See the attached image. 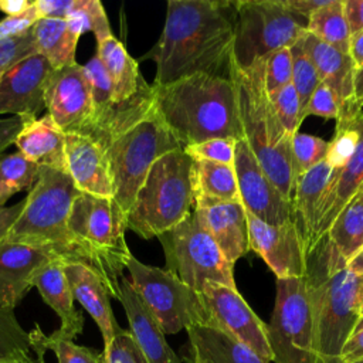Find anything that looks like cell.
Returning a JSON list of instances; mask_svg holds the SVG:
<instances>
[{
  "mask_svg": "<svg viewBox=\"0 0 363 363\" xmlns=\"http://www.w3.org/2000/svg\"><path fill=\"white\" fill-rule=\"evenodd\" d=\"M235 1L169 0L157 43L142 57L156 64L152 85L194 74L230 77Z\"/></svg>",
  "mask_w": 363,
  "mask_h": 363,
  "instance_id": "cell-1",
  "label": "cell"
},
{
  "mask_svg": "<svg viewBox=\"0 0 363 363\" xmlns=\"http://www.w3.org/2000/svg\"><path fill=\"white\" fill-rule=\"evenodd\" d=\"M89 136L106 150L113 200L126 216L153 163L182 147L156 112L150 84L130 101L116 105Z\"/></svg>",
  "mask_w": 363,
  "mask_h": 363,
  "instance_id": "cell-2",
  "label": "cell"
},
{
  "mask_svg": "<svg viewBox=\"0 0 363 363\" xmlns=\"http://www.w3.org/2000/svg\"><path fill=\"white\" fill-rule=\"evenodd\" d=\"M152 88L156 112L182 147L214 138L244 139L230 77L194 74Z\"/></svg>",
  "mask_w": 363,
  "mask_h": 363,
  "instance_id": "cell-3",
  "label": "cell"
},
{
  "mask_svg": "<svg viewBox=\"0 0 363 363\" xmlns=\"http://www.w3.org/2000/svg\"><path fill=\"white\" fill-rule=\"evenodd\" d=\"M320 363H340L342 349L360 320L363 277L350 272L322 237L308 252L303 275Z\"/></svg>",
  "mask_w": 363,
  "mask_h": 363,
  "instance_id": "cell-4",
  "label": "cell"
},
{
  "mask_svg": "<svg viewBox=\"0 0 363 363\" xmlns=\"http://www.w3.org/2000/svg\"><path fill=\"white\" fill-rule=\"evenodd\" d=\"M230 78L237 94L244 140L281 194L292 199V136L284 129L271 105L265 88V57L250 67H238L231 61Z\"/></svg>",
  "mask_w": 363,
  "mask_h": 363,
  "instance_id": "cell-5",
  "label": "cell"
},
{
  "mask_svg": "<svg viewBox=\"0 0 363 363\" xmlns=\"http://www.w3.org/2000/svg\"><path fill=\"white\" fill-rule=\"evenodd\" d=\"M68 230L77 259L89 265L115 299L132 252L125 240L126 214L113 199L79 193L71 207Z\"/></svg>",
  "mask_w": 363,
  "mask_h": 363,
  "instance_id": "cell-6",
  "label": "cell"
},
{
  "mask_svg": "<svg viewBox=\"0 0 363 363\" xmlns=\"http://www.w3.org/2000/svg\"><path fill=\"white\" fill-rule=\"evenodd\" d=\"M78 194L68 173L40 167L4 242L38 247L64 261H78L68 230L71 207Z\"/></svg>",
  "mask_w": 363,
  "mask_h": 363,
  "instance_id": "cell-7",
  "label": "cell"
},
{
  "mask_svg": "<svg viewBox=\"0 0 363 363\" xmlns=\"http://www.w3.org/2000/svg\"><path fill=\"white\" fill-rule=\"evenodd\" d=\"M191 163L182 147L153 163L126 216L128 230L145 240L157 238L193 210Z\"/></svg>",
  "mask_w": 363,
  "mask_h": 363,
  "instance_id": "cell-8",
  "label": "cell"
},
{
  "mask_svg": "<svg viewBox=\"0 0 363 363\" xmlns=\"http://www.w3.org/2000/svg\"><path fill=\"white\" fill-rule=\"evenodd\" d=\"M157 238L163 247L166 269L191 289L201 294L208 282L235 288L234 265L225 259L194 210Z\"/></svg>",
  "mask_w": 363,
  "mask_h": 363,
  "instance_id": "cell-9",
  "label": "cell"
},
{
  "mask_svg": "<svg viewBox=\"0 0 363 363\" xmlns=\"http://www.w3.org/2000/svg\"><path fill=\"white\" fill-rule=\"evenodd\" d=\"M306 31V21L295 16L284 0L235 1V30L231 61L250 67L281 48H291Z\"/></svg>",
  "mask_w": 363,
  "mask_h": 363,
  "instance_id": "cell-10",
  "label": "cell"
},
{
  "mask_svg": "<svg viewBox=\"0 0 363 363\" xmlns=\"http://www.w3.org/2000/svg\"><path fill=\"white\" fill-rule=\"evenodd\" d=\"M129 282L152 312L164 335H173L197 323H207L203 295L166 268L146 265L130 255L126 264Z\"/></svg>",
  "mask_w": 363,
  "mask_h": 363,
  "instance_id": "cell-11",
  "label": "cell"
},
{
  "mask_svg": "<svg viewBox=\"0 0 363 363\" xmlns=\"http://www.w3.org/2000/svg\"><path fill=\"white\" fill-rule=\"evenodd\" d=\"M267 330L272 362L320 363L303 277L277 279L275 305Z\"/></svg>",
  "mask_w": 363,
  "mask_h": 363,
  "instance_id": "cell-12",
  "label": "cell"
},
{
  "mask_svg": "<svg viewBox=\"0 0 363 363\" xmlns=\"http://www.w3.org/2000/svg\"><path fill=\"white\" fill-rule=\"evenodd\" d=\"M201 295L208 315V325L244 343L264 362H272L267 323L255 315L237 288L208 282L203 286Z\"/></svg>",
  "mask_w": 363,
  "mask_h": 363,
  "instance_id": "cell-13",
  "label": "cell"
},
{
  "mask_svg": "<svg viewBox=\"0 0 363 363\" xmlns=\"http://www.w3.org/2000/svg\"><path fill=\"white\" fill-rule=\"evenodd\" d=\"M45 109L65 135L94 132L95 108L82 65L75 62L51 71L45 89Z\"/></svg>",
  "mask_w": 363,
  "mask_h": 363,
  "instance_id": "cell-14",
  "label": "cell"
},
{
  "mask_svg": "<svg viewBox=\"0 0 363 363\" xmlns=\"http://www.w3.org/2000/svg\"><path fill=\"white\" fill-rule=\"evenodd\" d=\"M234 170L240 201L247 213L271 225L295 221L292 199L281 194L244 139L235 143Z\"/></svg>",
  "mask_w": 363,
  "mask_h": 363,
  "instance_id": "cell-15",
  "label": "cell"
},
{
  "mask_svg": "<svg viewBox=\"0 0 363 363\" xmlns=\"http://www.w3.org/2000/svg\"><path fill=\"white\" fill-rule=\"evenodd\" d=\"M247 223L250 250L265 261L277 279L306 274V244L295 221L271 225L247 213Z\"/></svg>",
  "mask_w": 363,
  "mask_h": 363,
  "instance_id": "cell-16",
  "label": "cell"
},
{
  "mask_svg": "<svg viewBox=\"0 0 363 363\" xmlns=\"http://www.w3.org/2000/svg\"><path fill=\"white\" fill-rule=\"evenodd\" d=\"M52 69L37 52L7 69L0 81V113L37 118L45 109V89Z\"/></svg>",
  "mask_w": 363,
  "mask_h": 363,
  "instance_id": "cell-17",
  "label": "cell"
},
{
  "mask_svg": "<svg viewBox=\"0 0 363 363\" xmlns=\"http://www.w3.org/2000/svg\"><path fill=\"white\" fill-rule=\"evenodd\" d=\"M193 210L230 264L234 265L250 251L247 211L240 200L194 196Z\"/></svg>",
  "mask_w": 363,
  "mask_h": 363,
  "instance_id": "cell-18",
  "label": "cell"
},
{
  "mask_svg": "<svg viewBox=\"0 0 363 363\" xmlns=\"http://www.w3.org/2000/svg\"><path fill=\"white\" fill-rule=\"evenodd\" d=\"M67 173L79 193L113 199V183L104 145L94 136L65 135Z\"/></svg>",
  "mask_w": 363,
  "mask_h": 363,
  "instance_id": "cell-19",
  "label": "cell"
},
{
  "mask_svg": "<svg viewBox=\"0 0 363 363\" xmlns=\"http://www.w3.org/2000/svg\"><path fill=\"white\" fill-rule=\"evenodd\" d=\"M51 258L55 257L38 247L3 242L0 245V309L14 311L33 288L34 272Z\"/></svg>",
  "mask_w": 363,
  "mask_h": 363,
  "instance_id": "cell-20",
  "label": "cell"
},
{
  "mask_svg": "<svg viewBox=\"0 0 363 363\" xmlns=\"http://www.w3.org/2000/svg\"><path fill=\"white\" fill-rule=\"evenodd\" d=\"M342 116L350 118L353 126L359 132V143L350 160L342 169H335L332 183L329 184L320 204L312 248L328 231L329 225L340 213V210L363 186V109H357Z\"/></svg>",
  "mask_w": 363,
  "mask_h": 363,
  "instance_id": "cell-21",
  "label": "cell"
},
{
  "mask_svg": "<svg viewBox=\"0 0 363 363\" xmlns=\"http://www.w3.org/2000/svg\"><path fill=\"white\" fill-rule=\"evenodd\" d=\"M126 313L129 332L149 363H180L179 356L169 346L160 325L139 298L126 277L119 281L116 298Z\"/></svg>",
  "mask_w": 363,
  "mask_h": 363,
  "instance_id": "cell-22",
  "label": "cell"
},
{
  "mask_svg": "<svg viewBox=\"0 0 363 363\" xmlns=\"http://www.w3.org/2000/svg\"><path fill=\"white\" fill-rule=\"evenodd\" d=\"M64 272L74 301H78L91 315L101 330L104 347L108 346L119 325L112 312L111 295L105 284L89 265L81 261H64Z\"/></svg>",
  "mask_w": 363,
  "mask_h": 363,
  "instance_id": "cell-23",
  "label": "cell"
},
{
  "mask_svg": "<svg viewBox=\"0 0 363 363\" xmlns=\"http://www.w3.org/2000/svg\"><path fill=\"white\" fill-rule=\"evenodd\" d=\"M43 301L58 315L61 325L54 333L72 340L82 333L84 315L74 306V296L64 272V259L51 258L43 264L33 277Z\"/></svg>",
  "mask_w": 363,
  "mask_h": 363,
  "instance_id": "cell-24",
  "label": "cell"
},
{
  "mask_svg": "<svg viewBox=\"0 0 363 363\" xmlns=\"http://www.w3.org/2000/svg\"><path fill=\"white\" fill-rule=\"evenodd\" d=\"M305 50L312 60L320 82L326 84L342 105V115L357 111L353 98V78L356 67L347 52L325 44L309 33L303 34Z\"/></svg>",
  "mask_w": 363,
  "mask_h": 363,
  "instance_id": "cell-25",
  "label": "cell"
},
{
  "mask_svg": "<svg viewBox=\"0 0 363 363\" xmlns=\"http://www.w3.org/2000/svg\"><path fill=\"white\" fill-rule=\"evenodd\" d=\"M14 145L17 152L38 167H51L67 173L65 133L48 113L26 118Z\"/></svg>",
  "mask_w": 363,
  "mask_h": 363,
  "instance_id": "cell-26",
  "label": "cell"
},
{
  "mask_svg": "<svg viewBox=\"0 0 363 363\" xmlns=\"http://www.w3.org/2000/svg\"><path fill=\"white\" fill-rule=\"evenodd\" d=\"M186 330L189 335L186 360L190 363H267L244 343L213 325L197 323Z\"/></svg>",
  "mask_w": 363,
  "mask_h": 363,
  "instance_id": "cell-27",
  "label": "cell"
},
{
  "mask_svg": "<svg viewBox=\"0 0 363 363\" xmlns=\"http://www.w3.org/2000/svg\"><path fill=\"white\" fill-rule=\"evenodd\" d=\"M333 173L335 169L323 160L295 179L292 193L295 223L301 230L308 252L312 248L320 204L332 183Z\"/></svg>",
  "mask_w": 363,
  "mask_h": 363,
  "instance_id": "cell-28",
  "label": "cell"
},
{
  "mask_svg": "<svg viewBox=\"0 0 363 363\" xmlns=\"http://www.w3.org/2000/svg\"><path fill=\"white\" fill-rule=\"evenodd\" d=\"M95 55L109 75L116 105L130 101L149 86L139 71L138 61L130 57L125 45L113 34L96 41Z\"/></svg>",
  "mask_w": 363,
  "mask_h": 363,
  "instance_id": "cell-29",
  "label": "cell"
},
{
  "mask_svg": "<svg viewBox=\"0 0 363 363\" xmlns=\"http://www.w3.org/2000/svg\"><path fill=\"white\" fill-rule=\"evenodd\" d=\"M31 30L37 54L43 55L54 69L77 62L75 51L81 35L67 20L40 18Z\"/></svg>",
  "mask_w": 363,
  "mask_h": 363,
  "instance_id": "cell-30",
  "label": "cell"
},
{
  "mask_svg": "<svg viewBox=\"0 0 363 363\" xmlns=\"http://www.w3.org/2000/svg\"><path fill=\"white\" fill-rule=\"evenodd\" d=\"M323 238L346 262L363 245V186L340 210Z\"/></svg>",
  "mask_w": 363,
  "mask_h": 363,
  "instance_id": "cell-31",
  "label": "cell"
},
{
  "mask_svg": "<svg viewBox=\"0 0 363 363\" xmlns=\"http://www.w3.org/2000/svg\"><path fill=\"white\" fill-rule=\"evenodd\" d=\"M191 184L194 196H204L218 200H240L234 166L193 160Z\"/></svg>",
  "mask_w": 363,
  "mask_h": 363,
  "instance_id": "cell-32",
  "label": "cell"
},
{
  "mask_svg": "<svg viewBox=\"0 0 363 363\" xmlns=\"http://www.w3.org/2000/svg\"><path fill=\"white\" fill-rule=\"evenodd\" d=\"M306 33L312 34L325 44L349 54L350 30L343 11L342 0H329L318 9L306 21Z\"/></svg>",
  "mask_w": 363,
  "mask_h": 363,
  "instance_id": "cell-33",
  "label": "cell"
},
{
  "mask_svg": "<svg viewBox=\"0 0 363 363\" xmlns=\"http://www.w3.org/2000/svg\"><path fill=\"white\" fill-rule=\"evenodd\" d=\"M30 333L31 349L37 353L38 359H43L47 350L54 352L58 363H96L99 352L86 346L77 345L74 340L51 335H44L38 325Z\"/></svg>",
  "mask_w": 363,
  "mask_h": 363,
  "instance_id": "cell-34",
  "label": "cell"
},
{
  "mask_svg": "<svg viewBox=\"0 0 363 363\" xmlns=\"http://www.w3.org/2000/svg\"><path fill=\"white\" fill-rule=\"evenodd\" d=\"M38 166L26 159L21 153H10L0 157V207L6 201L24 189H31Z\"/></svg>",
  "mask_w": 363,
  "mask_h": 363,
  "instance_id": "cell-35",
  "label": "cell"
},
{
  "mask_svg": "<svg viewBox=\"0 0 363 363\" xmlns=\"http://www.w3.org/2000/svg\"><path fill=\"white\" fill-rule=\"evenodd\" d=\"M79 35L91 31L99 41L112 35L105 9L98 0H74V6L65 18Z\"/></svg>",
  "mask_w": 363,
  "mask_h": 363,
  "instance_id": "cell-36",
  "label": "cell"
},
{
  "mask_svg": "<svg viewBox=\"0 0 363 363\" xmlns=\"http://www.w3.org/2000/svg\"><path fill=\"white\" fill-rule=\"evenodd\" d=\"M84 74L92 95V102L95 108V116H96V125L98 122L106 116L111 111L115 109L116 104L113 99V88L112 82L109 79V75L101 62V60L94 55L91 60L86 61V64L82 65ZM95 125V128H96Z\"/></svg>",
  "mask_w": 363,
  "mask_h": 363,
  "instance_id": "cell-37",
  "label": "cell"
},
{
  "mask_svg": "<svg viewBox=\"0 0 363 363\" xmlns=\"http://www.w3.org/2000/svg\"><path fill=\"white\" fill-rule=\"evenodd\" d=\"M291 54H292V82L291 84L296 91V95L299 98L301 108L303 112L305 105L308 104L311 95L319 85L320 79L312 60L309 58L305 50L303 35L291 47Z\"/></svg>",
  "mask_w": 363,
  "mask_h": 363,
  "instance_id": "cell-38",
  "label": "cell"
},
{
  "mask_svg": "<svg viewBox=\"0 0 363 363\" xmlns=\"http://www.w3.org/2000/svg\"><path fill=\"white\" fill-rule=\"evenodd\" d=\"M30 333L18 323L14 311L0 309V362L28 354Z\"/></svg>",
  "mask_w": 363,
  "mask_h": 363,
  "instance_id": "cell-39",
  "label": "cell"
},
{
  "mask_svg": "<svg viewBox=\"0 0 363 363\" xmlns=\"http://www.w3.org/2000/svg\"><path fill=\"white\" fill-rule=\"evenodd\" d=\"M291 149L296 179L298 176L306 173L308 170L325 160L328 152V142L318 136L298 130L292 135Z\"/></svg>",
  "mask_w": 363,
  "mask_h": 363,
  "instance_id": "cell-40",
  "label": "cell"
},
{
  "mask_svg": "<svg viewBox=\"0 0 363 363\" xmlns=\"http://www.w3.org/2000/svg\"><path fill=\"white\" fill-rule=\"evenodd\" d=\"M336 125L335 136L328 142V152L325 160L333 169H342L354 155L359 143V132L353 126L349 116H340Z\"/></svg>",
  "mask_w": 363,
  "mask_h": 363,
  "instance_id": "cell-41",
  "label": "cell"
},
{
  "mask_svg": "<svg viewBox=\"0 0 363 363\" xmlns=\"http://www.w3.org/2000/svg\"><path fill=\"white\" fill-rule=\"evenodd\" d=\"M271 105L279 119V122L282 123L284 129L292 136L294 133H296L301 128V123L303 122V116H302V108H301V102L299 98L296 95L295 88L292 86V84L272 92L268 94Z\"/></svg>",
  "mask_w": 363,
  "mask_h": 363,
  "instance_id": "cell-42",
  "label": "cell"
},
{
  "mask_svg": "<svg viewBox=\"0 0 363 363\" xmlns=\"http://www.w3.org/2000/svg\"><path fill=\"white\" fill-rule=\"evenodd\" d=\"M96 363H149L129 330L116 329L113 339L99 352Z\"/></svg>",
  "mask_w": 363,
  "mask_h": 363,
  "instance_id": "cell-43",
  "label": "cell"
},
{
  "mask_svg": "<svg viewBox=\"0 0 363 363\" xmlns=\"http://www.w3.org/2000/svg\"><path fill=\"white\" fill-rule=\"evenodd\" d=\"M235 143L237 140L233 139L214 138L200 143L184 146L182 149L191 160H206L234 166Z\"/></svg>",
  "mask_w": 363,
  "mask_h": 363,
  "instance_id": "cell-44",
  "label": "cell"
},
{
  "mask_svg": "<svg viewBox=\"0 0 363 363\" xmlns=\"http://www.w3.org/2000/svg\"><path fill=\"white\" fill-rule=\"evenodd\" d=\"M292 82L291 48H281L265 57V88L272 94Z\"/></svg>",
  "mask_w": 363,
  "mask_h": 363,
  "instance_id": "cell-45",
  "label": "cell"
},
{
  "mask_svg": "<svg viewBox=\"0 0 363 363\" xmlns=\"http://www.w3.org/2000/svg\"><path fill=\"white\" fill-rule=\"evenodd\" d=\"M31 28L20 35L0 40V74L37 52Z\"/></svg>",
  "mask_w": 363,
  "mask_h": 363,
  "instance_id": "cell-46",
  "label": "cell"
},
{
  "mask_svg": "<svg viewBox=\"0 0 363 363\" xmlns=\"http://www.w3.org/2000/svg\"><path fill=\"white\" fill-rule=\"evenodd\" d=\"M342 113V105L335 95V92L323 82H319L313 94L311 95L308 104L303 108V119L309 115L320 116L323 119L337 121Z\"/></svg>",
  "mask_w": 363,
  "mask_h": 363,
  "instance_id": "cell-47",
  "label": "cell"
},
{
  "mask_svg": "<svg viewBox=\"0 0 363 363\" xmlns=\"http://www.w3.org/2000/svg\"><path fill=\"white\" fill-rule=\"evenodd\" d=\"M38 20L40 17L33 1V6L26 13L20 16H6L3 20H0V40L16 37L28 31Z\"/></svg>",
  "mask_w": 363,
  "mask_h": 363,
  "instance_id": "cell-48",
  "label": "cell"
},
{
  "mask_svg": "<svg viewBox=\"0 0 363 363\" xmlns=\"http://www.w3.org/2000/svg\"><path fill=\"white\" fill-rule=\"evenodd\" d=\"M363 360V318L357 322L353 332L347 337L342 353L340 363H356Z\"/></svg>",
  "mask_w": 363,
  "mask_h": 363,
  "instance_id": "cell-49",
  "label": "cell"
},
{
  "mask_svg": "<svg viewBox=\"0 0 363 363\" xmlns=\"http://www.w3.org/2000/svg\"><path fill=\"white\" fill-rule=\"evenodd\" d=\"M74 0H35L34 7L40 18L65 20L71 13Z\"/></svg>",
  "mask_w": 363,
  "mask_h": 363,
  "instance_id": "cell-50",
  "label": "cell"
},
{
  "mask_svg": "<svg viewBox=\"0 0 363 363\" xmlns=\"http://www.w3.org/2000/svg\"><path fill=\"white\" fill-rule=\"evenodd\" d=\"M24 119L26 118L21 116L0 118V155L11 143L14 145V140L24 125Z\"/></svg>",
  "mask_w": 363,
  "mask_h": 363,
  "instance_id": "cell-51",
  "label": "cell"
},
{
  "mask_svg": "<svg viewBox=\"0 0 363 363\" xmlns=\"http://www.w3.org/2000/svg\"><path fill=\"white\" fill-rule=\"evenodd\" d=\"M350 34L363 31V0H342Z\"/></svg>",
  "mask_w": 363,
  "mask_h": 363,
  "instance_id": "cell-52",
  "label": "cell"
},
{
  "mask_svg": "<svg viewBox=\"0 0 363 363\" xmlns=\"http://www.w3.org/2000/svg\"><path fill=\"white\" fill-rule=\"evenodd\" d=\"M24 207V200L13 204V206H3L0 207V245L4 242L7 233L18 218L21 210Z\"/></svg>",
  "mask_w": 363,
  "mask_h": 363,
  "instance_id": "cell-53",
  "label": "cell"
},
{
  "mask_svg": "<svg viewBox=\"0 0 363 363\" xmlns=\"http://www.w3.org/2000/svg\"><path fill=\"white\" fill-rule=\"evenodd\" d=\"M329 0H284L285 6L299 18L308 21L312 13L323 7Z\"/></svg>",
  "mask_w": 363,
  "mask_h": 363,
  "instance_id": "cell-54",
  "label": "cell"
},
{
  "mask_svg": "<svg viewBox=\"0 0 363 363\" xmlns=\"http://www.w3.org/2000/svg\"><path fill=\"white\" fill-rule=\"evenodd\" d=\"M349 55L356 68L363 65V31L352 34L349 41Z\"/></svg>",
  "mask_w": 363,
  "mask_h": 363,
  "instance_id": "cell-55",
  "label": "cell"
},
{
  "mask_svg": "<svg viewBox=\"0 0 363 363\" xmlns=\"http://www.w3.org/2000/svg\"><path fill=\"white\" fill-rule=\"evenodd\" d=\"M33 6L30 0H0V11L6 16H20Z\"/></svg>",
  "mask_w": 363,
  "mask_h": 363,
  "instance_id": "cell-56",
  "label": "cell"
},
{
  "mask_svg": "<svg viewBox=\"0 0 363 363\" xmlns=\"http://www.w3.org/2000/svg\"><path fill=\"white\" fill-rule=\"evenodd\" d=\"M346 268L350 272L363 277V245L350 257V259L346 262Z\"/></svg>",
  "mask_w": 363,
  "mask_h": 363,
  "instance_id": "cell-57",
  "label": "cell"
},
{
  "mask_svg": "<svg viewBox=\"0 0 363 363\" xmlns=\"http://www.w3.org/2000/svg\"><path fill=\"white\" fill-rule=\"evenodd\" d=\"M353 98H354V106L363 99V65L360 68H356V71H354Z\"/></svg>",
  "mask_w": 363,
  "mask_h": 363,
  "instance_id": "cell-58",
  "label": "cell"
},
{
  "mask_svg": "<svg viewBox=\"0 0 363 363\" xmlns=\"http://www.w3.org/2000/svg\"><path fill=\"white\" fill-rule=\"evenodd\" d=\"M0 363H44V359H38V357H30L28 354L20 356L17 359H10V360H3Z\"/></svg>",
  "mask_w": 363,
  "mask_h": 363,
  "instance_id": "cell-59",
  "label": "cell"
},
{
  "mask_svg": "<svg viewBox=\"0 0 363 363\" xmlns=\"http://www.w3.org/2000/svg\"><path fill=\"white\" fill-rule=\"evenodd\" d=\"M359 312H360V318H363V285H362L360 299H359Z\"/></svg>",
  "mask_w": 363,
  "mask_h": 363,
  "instance_id": "cell-60",
  "label": "cell"
},
{
  "mask_svg": "<svg viewBox=\"0 0 363 363\" xmlns=\"http://www.w3.org/2000/svg\"><path fill=\"white\" fill-rule=\"evenodd\" d=\"M356 106H357V109H363V99H362Z\"/></svg>",
  "mask_w": 363,
  "mask_h": 363,
  "instance_id": "cell-61",
  "label": "cell"
},
{
  "mask_svg": "<svg viewBox=\"0 0 363 363\" xmlns=\"http://www.w3.org/2000/svg\"><path fill=\"white\" fill-rule=\"evenodd\" d=\"M1 77H3V74H0V81H1Z\"/></svg>",
  "mask_w": 363,
  "mask_h": 363,
  "instance_id": "cell-62",
  "label": "cell"
}]
</instances>
